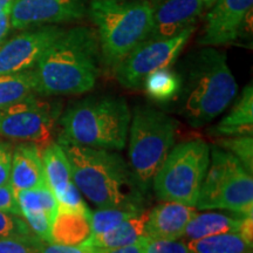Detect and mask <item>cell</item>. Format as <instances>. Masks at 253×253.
<instances>
[{"label":"cell","mask_w":253,"mask_h":253,"mask_svg":"<svg viewBox=\"0 0 253 253\" xmlns=\"http://www.w3.org/2000/svg\"><path fill=\"white\" fill-rule=\"evenodd\" d=\"M253 0H216L209 8L201 46L217 47L235 42L244 33Z\"/></svg>","instance_id":"4fadbf2b"},{"label":"cell","mask_w":253,"mask_h":253,"mask_svg":"<svg viewBox=\"0 0 253 253\" xmlns=\"http://www.w3.org/2000/svg\"><path fill=\"white\" fill-rule=\"evenodd\" d=\"M144 239V238H143ZM143 239L135 244L116 249H91V253H144Z\"/></svg>","instance_id":"d590c367"},{"label":"cell","mask_w":253,"mask_h":253,"mask_svg":"<svg viewBox=\"0 0 253 253\" xmlns=\"http://www.w3.org/2000/svg\"><path fill=\"white\" fill-rule=\"evenodd\" d=\"M11 28V21H9V9H5L0 13V46L4 42L6 36L8 34Z\"/></svg>","instance_id":"8d00e7d4"},{"label":"cell","mask_w":253,"mask_h":253,"mask_svg":"<svg viewBox=\"0 0 253 253\" xmlns=\"http://www.w3.org/2000/svg\"><path fill=\"white\" fill-rule=\"evenodd\" d=\"M191 253H252L253 244L238 232L221 233L185 243Z\"/></svg>","instance_id":"cb8c5ba5"},{"label":"cell","mask_w":253,"mask_h":253,"mask_svg":"<svg viewBox=\"0 0 253 253\" xmlns=\"http://www.w3.org/2000/svg\"><path fill=\"white\" fill-rule=\"evenodd\" d=\"M196 26L166 39H147L114 68L119 84L126 89H141L144 79L157 69L171 67L181 55Z\"/></svg>","instance_id":"30bf717a"},{"label":"cell","mask_w":253,"mask_h":253,"mask_svg":"<svg viewBox=\"0 0 253 253\" xmlns=\"http://www.w3.org/2000/svg\"><path fill=\"white\" fill-rule=\"evenodd\" d=\"M24 220L30 227L32 233L45 243H50V227L52 219L42 211H34V212H24L21 214Z\"/></svg>","instance_id":"f546056e"},{"label":"cell","mask_w":253,"mask_h":253,"mask_svg":"<svg viewBox=\"0 0 253 253\" xmlns=\"http://www.w3.org/2000/svg\"><path fill=\"white\" fill-rule=\"evenodd\" d=\"M79 191L97 208L142 211L144 192L129 164L113 150L96 149L59 140Z\"/></svg>","instance_id":"7a4b0ae2"},{"label":"cell","mask_w":253,"mask_h":253,"mask_svg":"<svg viewBox=\"0 0 253 253\" xmlns=\"http://www.w3.org/2000/svg\"><path fill=\"white\" fill-rule=\"evenodd\" d=\"M41 242L37 237H0V253H36Z\"/></svg>","instance_id":"f1b7e54d"},{"label":"cell","mask_w":253,"mask_h":253,"mask_svg":"<svg viewBox=\"0 0 253 253\" xmlns=\"http://www.w3.org/2000/svg\"><path fill=\"white\" fill-rule=\"evenodd\" d=\"M209 164L210 145L205 141L196 138L177 144L154 177L155 194L163 202L196 208Z\"/></svg>","instance_id":"ba28073f"},{"label":"cell","mask_w":253,"mask_h":253,"mask_svg":"<svg viewBox=\"0 0 253 253\" xmlns=\"http://www.w3.org/2000/svg\"><path fill=\"white\" fill-rule=\"evenodd\" d=\"M91 236L89 216L75 211L58 210L50 227V243L78 246Z\"/></svg>","instance_id":"d6986e66"},{"label":"cell","mask_w":253,"mask_h":253,"mask_svg":"<svg viewBox=\"0 0 253 253\" xmlns=\"http://www.w3.org/2000/svg\"><path fill=\"white\" fill-rule=\"evenodd\" d=\"M148 213L149 211L143 210L107 232L90 236L84 245L90 249H116L138 243L147 237L145 225Z\"/></svg>","instance_id":"ac0fdd59"},{"label":"cell","mask_w":253,"mask_h":253,"mask_svg":"<svg viewBox=\"0 0 253 253\" xmlns=\"http://www.w3.org/2000/svg\"><path fill=\"white\" fill-rule=\"evenodd\" d=\"M153 26L148 39H166L195 26L207 11L201 0H160L153 2Z\"/></svg>","instance_id":"5bb4252c"},{"label":"cell","mask_w":253,"mask_h":253,"mask_svg":"<svg viewBox=\"0 0 253 253\" xmlns=\"http://www.w3.org/2000/svg\"><path fill=\"white\" fill-rule=\"evenodd\" d=\"M144 253H191L185 243L181 240L153 239L145 237L143 239Z\"/></svg>","instance_id":"1f68e13d"},{"label":"cell","mask_w":253,"mask_h":253,"mask_svg":"<svg viewBox=\"0 0 253 253\" xmlns=\"http://www.w3.org/2000/svg\"><path fill=\"white\" fill-rule=\"evenodd\" d=\"M253 132V88L248 84L230 113L209 129V135L216 137L252 136Z\"/></svg>","instance_id":"e0dca14e"},{"label":"cell","mask_w":253,"mask_h":253,"mask_svg":"<svg viewBox=\"0 0 253 253\" xmlns=\"http://www.w3.org/2000/svg\"><path fill=\"white\" fill-rule=\"evenodd\" d=\"M21 214L24 212H34L42 211L48 216L52 221L58 213V199L54 192L50 190L47 183L27 190L14 192Z\"/></svg>","instance_id":"d4e9b609"},{"label":"cell","mask_w":253,"mask_h":253,"mask_svg":"<svg viewBox=\"0 0 253 253\" xmlns=\"http://www.w3.org/2000/svg\"><path fill=\"white\" fill-rule=\"evenodd\" d=\"M14 2V0H0V13L5 9L11 8L12 4Z\"/></svg>","instance_id":"74e56055"},{"label":"cell","mask_w":253,"mask_h":253,"mask_svg":"<svg viewBox=\"0 0 253 253\" xmlns=\"http://www.w3.org/2000/svg\"><path fill=\"white\" fill-rule=\"evenodd\" d=\"M45 183L41 149L34 143H19L12 151L9 185L14 192H18Z\"/></svg>","instance_id":"2e32d148"},{"label":"cell","mask_w":253,"mask_h":253,"mask_svg":"<svg viewBox=\"0 0 253 253\" xmlns=\"http://www.w3.org/2000/svg\"><path fill=\"white\" fill-rule=\"evenodd\" d=\"M102 55L96 30L75 26L65 30L33 68L39 95H80L99 79Z\"/></svg>","instance_id":"6da1fadb"},{"label":"cell","mask_w":253,"mask_h":253,"mask_svg":"<svg viewBox=\"0 0 253 253\" xmlns=\"http://www.w3.org/2000/svg\"><path fill=\"white\" fill-rule=\"evenodd\" d=\"M131 114L123 97L115 95L82 99L62 114L59 140L119 151L126 147Z\"/></svg>","instance_id":"277c9868"},{"label":"cell","mask_w":253,"mask_h":253,"mask_svg":"<svg viewBox=\"0 0 253 253\" xmlns=\"http://www.w3.org/2000/svg\"><path fill=\"white\" fill-rule=\"evenodd\" d=\"M196 213L197 209L195 207L177 202H163L148 213L145 235L153 239H182L186 225Z\"/></svg>","instance_id":"9a60e30c"},{"label":"cell","mask_w":253,"mask_h":253,"mask_svg":"<svg viewBox=\"0 0 253 253\" xmlns=\"http://www.w3.org/2000/svg\"><path fill=\"white\" fill-rule=\"evenodd\" d=\"M178 74V110L194 128H201L218 118L238 93L225 53L216 47L202 46L189 54Z\"/></svg>","instance_id":"3957f363"},{"label":"cell","mask_w":253,"mask_h":253,"mask_svg":"<svg viewBox=\"0 0 253 253\" xmlns=\"http://www.w3.org/2000/svg\"><path fill=\"white\" fill-rule=\"evenodd\" d=\"M65 28L58 25H40L25 28L0 46V75L12 74L36 67Z\"/></svg>","instance_id":"8fae6325"},{"label":"cell","mask_w":253,"mask_h":253,"mask_svg":"<svg viewBox=\"0 0 253 253\" xmlns=\"http://www.w3.org/2000/svg\"><path fill=\"white\" fill-rule=\"evenodd\" d=\"M196 209H218L239 216L253 214L252 172L232 154L216 144L210 147V164Z\"/></svg>","instance_id":"52a82bcc"},{"label":"cell","mask_w":253,"mask_h":253,"mask_svg":"<svg viewBox=\"0 0 253 253\" xmlns=\"http://www.w3.org/2000/svg\"><path fill=\"white\" fill-rule=\"evenodd\" d=\"M12 151L11 145L0 141V186L9 184L12 166Z\"/></svg>","instance_id":"836d02e7"},{"label":"cell","mask_w":253,"mask_h":253,"mask_svg":"<svg viewBox=\"0 0 253 253\" xmlns=\"http://www.w3.org/2000/svg\"><path fill=\"white\" fill-rule=\"evenodd\" d=\"M243 217L244 216H230L219 212H197L190 219L182 238L188 242L221 233L238 232Z\"/></svg>","instance_id":"44dd1931"},{"label":"cell","mask_w":253,"mask_h":253,"mask_svg":"<svg viewBox=\"0 0 253 253\" xmlns=\"http://www.w3.org/2000/svg\"><path fill=\"white\" fill-rule=\"evenodd\" d=\"M36 253H91V249L84 244L78 246H71L41 242L38 245Z\"/></svg>","instance_id":"e575fe53"},{"label":"cell","mask_w":253,"mask_h":253,"mask_svg":"<svg viewBox=\"0 0 253 253\" xmlns=\"http://www.w3.org/2000/svg\"><path fill=\"white\" fill-rule=\"evenodd\" d=\"M176 129V121L166 113L148 106L135 107L128 131V164L144 194L173 147Z\"/></svg>","instance_id":"8992f818"},{"label":"cell","mask_w":253,"mask_h":253,"mask_svg":"<svg viewBox=\"0 0 253 253\" xmlns=\"http://www.w3.org/2000/svg\"><path fill=\"white\" fill-rule=\"evenodd\" d=\"M41 158L46 183L58 199L73 183L68 158L58 142H50L43 147L41 149Z\"/></svg>","instance_id":"ffe728a7"},{"label":"cell","mask_w":253,"mask_h":253,"mask_svg":"<svg viewBox=\"0 0 253 253\" xmlns=\"http://www.w3.org/2000/svg\"><path fill=\"white\" fill-rule=\"evenodd\" d=\"M142 88L155 102H171L177 99L181 90V77L178 72L170 67L157 69L144 79Z\"/></svg>","instance_id":"603a6c76"},{"label":"cell","mask_w":253,"mask_h":253,"mask_svg":"<svg viewBox=\"0 0 253 253\" xmlns=\"http://www.w3.org/2000/svg\"><path fill=\"white\" fill-rule=\"evenodd\" d=\"M0 211L21 217L20 208L15 199L13 189L9 184L0 186Z\"/></svg>","instance_id":"d6a6232c"},{"label":"cell","mask_w":253,"mask_h":253,"mask_svg":"<svg viewBox=\"0 0 253 253\" xmlns=\"http://www.w3.org/2000/svg\"><path fill=\"white\" fill-rule=\"evenodd\" d=\"M0 237H36L23 217L0 211Z\"/></svg>","instance_id":"83f0119b"},{"label":"cell","mask_w":253,"mask_h":253,"mask_svg":"<svg viewBox=\"0 0 253 253\" xmlns=\"http://www.w3.org/2000/svg\"><path fill=\"white\" fill-rule=\"evenodd\" d=\"M216 145L232 154L242 162L250 172L253 171V140L252 136H235V137H219Z\"/></svg>","instance_id":"4316f807"},{"label":"cell","mask_w":253,"mask_h":253,"mask_svg":"<svg viewBox=\"0 0 253 253\" xmlns=\"http://www.w3.org/2000/svg\"><path fill=\"white\" fill-rule=\"evenodd\" d=\"M153 9L149 0H89L86 15L96 27L104 67L113 72L149 38Z\"/></svg>","instance_id":"5b68a950"},{"label":"cell","mask_w":253,"mask_h":253,"mask_svg":"<svg viewBox=\"0 0 253 253\" xmlns=\"http://www.w3.org/2000/svg\"><path fill=\"white\" fill-rule=\"evenodd\" d=\"M60 115L61 103L33 95L0 110V137L43 148L52 142Z\"/></svg>","instance_id":"9c48e42d"},{"label":"cell","mask_w":253,"mask_h":253,"mask_svg":"<svg viewBox=\"0 0 253 253\" xmlns=\"http://www.w3.org/2000/svg\"><path fill=\"white\" fill-rule=\"evenodd\" d=\"M143 211V210H142ZM141 211L126 210V209L115 208H99V210L93 211L89 214L91 227V236L101 235L107 231L114 229L129 218L136 216Z\"/></svg>","instance_id":"484cf974"},{"label":"cell","mask_w":253,"mask_h":253,"mask_svg":"<svg viewBox=\"0 0 253 253\" xmlns=\"http://www.w3.org/2000/svg\"><path fill=\"white\" fill-rule=\"evenodd\" d=\"M39 95L33 68L27 71L0 75V110Z\"/></svg>","instance_id":"7402d4cb"},{"label":"cell","mask_w":253,"mask_h":253,"mask_svg":"<svg viewBox=\"0 0 253 253\" xmlns=\"http://www.w3.org/2000/svg\"><path fill=\"white\" fill-rule=\"evenodd\" d=\"M59 209L58 210H68V211H75V212H80L84 214H90V210L88 209L87 204L82 199V196L74 184V182L68 186L63 194L58 198Z\"/></svg>","instance_id":"4dcf8cb0"},{"label":"cell","mask_w":253,"mask_h":253,"mask_svg":"<svg viewBox=\"0 0 253 253\" xmlns=\"http://www.w3.org/2000/svg\"><path fill=\"white\" fill-rule=\"evenodd\" d=\"M89 0H14L9 8L11 27L25 30L40 25H58L86 17Z\"/></svg>","instance_id":"7c38bea8"},{"label":"cell","mask_w":253,"mask_h":253,"mask_svg":"<svg viewBox=\"0 0 253 253\" xmlns=\"http://www.w3.org/2000/svg\"><path fill=\"white\" fill-rule=\"evenodd\" d=\"M201 1L204 4L205 8L209 9V8L211 7V6H212V5L214 4V2H216V0H201Z\"/></svg>","instance_id":"f35d334b"}]
</instances>
